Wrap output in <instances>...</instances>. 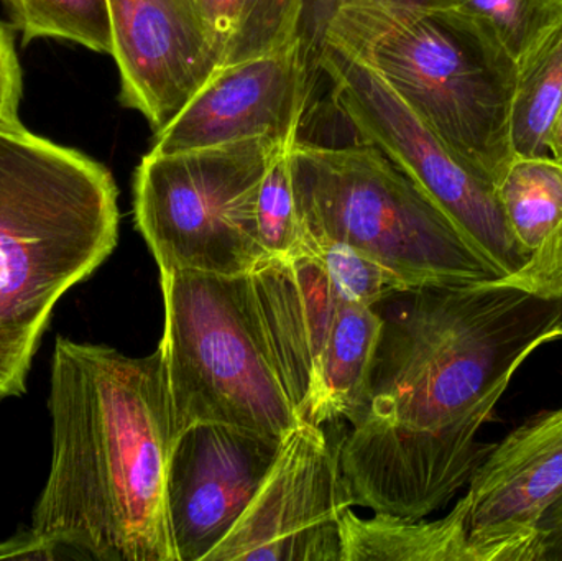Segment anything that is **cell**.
<instances>
[{
    "label": "cell",
    "mask_w": 562,
    "mask_h": 561,
    "mask_svg": "<svg viewBox=\"0 0 562 561\" xmlns=\"http://www.w3.org/2000/svg\"><path fill=\"white\" fill-rule=\"evenodd\" d=\"M221 68L301 40L306 0H194Z\"/></svg>",
    "instance_id": "cell-18"
},
{
    "label": "cell",
    "mask_w": 562,
    "mask_h": 561,
    "mask_svg": "<svg viewBox=\"0 0 562 561\" xmlns=\"http://www.w3.org/2000/svg\"><path fill=\"white\" fill-rule=\"evenodd\" d=\"M10 25L22 33L23 45L35 38H56L112 55L108 0H2Z\"/></svg>",
    "instance_id": "cell-21"
},
{
    "label": "cell",
    "mask_w": 562,
    "mask_h": 561,
    "mask_svg": "<svg viewBox=\"0 0 562 561\" xmlns=\"http://www.w3.org/2000/svg\"><path fill=\"white\" fill-rule=\"evenodd\" d=\"M177 430L203 422L283 440L297 417L267 349L249 273H160Z\"/></svg>",
    "instance_id": "cell-6"
},
{
    "label": "cell",
    "mask_w": 562,
    "mask_h": 561,
    "mask_svg": "<svg viewBox=\"0 0 562 561\" xmlns=\"http://www.w3.org/2000/svg\"><path fill=\"white\" fill-rule=\"evenodd\" d=\"M314 66L326 72L334 105L360 142L375 145L398 165L502 279L528 262L494 184L423 124L379 75L329 46H321Z\"/></svg>",
    "instance_id": "cell-8"
},
{
    "label": "cell",
    "mask_w": 562,
    "mask_h": 561,
    "mask_svg": "<svg viewBox=\"0 0 562 561\" xmlns=\"http://www.w3.org/2000/svg\"><path fill=\"white\" fill-rule=\"evenodd\" d=\"M119 101L154 132L221 68L220 53L194 0H108Z\"/></svg>",
    "instance_id": "cell-14"
},
{
    "label": "cell",
    "mask_w": 562,
    "mask_h": 561,
    "mask_svg": "<svg viewBox=\"0 0 562 561\" xmlns=\"http://www.w3.org/2000/svg\"><path fill=\"white\" fill-rule=\"evenodd\" d=\"M313 68L303 38L277 52L223 66L170 124L155 132L150 152L175 154L254 138L296 144Z\"/></svg>",
    "instance_id": "cell-10"
},
{
    "label": "cell",
    "mask_w": 562,
    "mask_h": 561,
    "mask_svg": "<svg viewBox=\"0 0 562 561\" xmlns=\"http://www.w3.org/2000/svg\"><path fill=\"white\" fill-rule=\"evenodd\" d=\"M468 486L465 539L477 561H530L541 519L562 497V407L492 445Z\"/></svg>",
    "instance_id": "cell-12"
},
{
    "label": "cell",
    "mask_w": 562,
    "mask_h": 561,
    "mask_svg": "<svg viewBox=\"0 0 562 561\" xmlns=\"http://www.w3.org/2000/svg\"><path fill=\"white\" fill-rule=\"evenodd\" d=\"M380 328L382 319L370 306L337 303L321 356L316 399L306 422L324 425L346 418L352 425L363 414Z\"/></svg>",
    "instance_id": "cell-16"
},
{
    "label": "cell",
    "mask_w": 562,
    "mask_h": 561,
    "mask_svg": "<svg viewBox=\"0 0 562 561\" xmlns=\"http://www.w3.org/2000/svg\"><path fill=\"white\" fill-rule=\"evenodd\" d=\"M491 448L479 437L362 420L340 441L339 460L353 506L426 519L468 486Z\"/></svg>",
    "instance_id": "cell-13"
},
{
    "label": "cell",
    "mask_w": 562,
    "mask_h": 561,
    "mask_svg": "<svg viewBox=\"0 0 562 561\" xmlns=\"http://www.w3.org/2000/svg\"><path fill=\"white\" fill-rule=\"evenodd\" d=\"M464 500L442 519L375 514L362 519L352 509L342 517V561H477L465 539Z\"/></svg>",
    "instance_id": "cell-17"
},
{
    "label": "cell",
    "mask_w": 562,
    "mask_h": 561,
    "mask_svg": "<svg viewBox=\"0 0 562 561\" xmlns=\"http://www.w3.org/2000/svg\"><path fill=\"white\" fill-rule=\"evenodd\" d=\"M321 46L372 69L497 187L514 160L510 108L518 66L477 23L439 7L350 3L333 13L317 52Z\"/></svg>",
    "instance_id": "cell-4"
},
{
    "label": "cell",
    "mask_w": 562,
    "mask_h": 561,
    "mask_svg": "<svg viewBox=\"0 0 562 561\" xmlns=\"http://www.w3.org/2000/svg\"><path fill=\"white\" fill-rule=\"evenodd\" d=\"M323 263L337 303L373 306L395 290H403L400 280L382 263L342 243H326L310 253Z\"/></svg>",
    "instance_id": "cell-24"
},
{
    "label": "cell",
    "mask_w": 562,
    "mask_h": 561,
    "mask_svg": "<svg viewBox=\"0 0 562 561\" xmlns=\"http://www.w3.org/2000/svg\"><path fill=\"white\" fill-rule=\"evenodd\" d=\"M0 560H68L65 552L35 530L25 529L0 542Z\"/></svg>",
    "instance_id": "cell-28"
},
{
    "label": "cell",
    "mask_w": 562,
    "mask_h": 561,
    "mask_svg": "<svg viewBox=\"0 0 562 561\" xmlns=\"http://www.w3.org/2000/svg\"><path fill=\"white\" fill-rule=\"evenodd\" d=\"M280 447V438L213 422L178 431L167 483L178 561H206L229 536L272 470Z\"/></svg>",
    "instance_id": "cell-11"
},
{
    "label": "cell",
    "mask_w": 562,
    "mask_h": 561,
    "mask_svg": "<svg viewBox=\"0 0 562 561\" xmlns=\"http://www.w3.org/2000/svg\"><path fill=\"white\" fill-rule=\"evenodd\" d=\"M22 69L15 52V29L0 22V127H19Z\"/></svg>",
    "instance_id": "cell-26"
},
{
    "label": "cell",
    "mask_w": 562,
    "mask_h": 561,
    "mask_svg": "<svg viewBox=\"0 0 562 561\" xmlns=\"http://www.w3.org/2000/svg\"><path fill=\"white\" fill-rule=\"evenodd\" d=\"M352 507L339 445L323 425L297 422L259 493L206 561H342V517Z\"/></svg>",
    "instance_id": "cell-9"
},
{
    "label": "cell",
    "mask_w": 562,
    "mask_h": 561,
    "mask_svg": "<svg viewBox=\"0 0 562 561\" xmlns=\"http://www.w3.org/2000/svg\"><path fill=\"white\" fill-rule=\"evenodd\" d=\"M426 5L468 16L517 65L562 22V5L554 0H428Z\"/></svg>",
    "instance_id": "cell-22"
},
{
    "label": "cell",
    "mask_w": 562,
    "mask_h": 561,
    "mask_svg": "<svg viewBox=\"0 0 562 561\" xmlns=\"http://www.w3.org/2000/svg\"><path fill=\"white\" fill-rule=\"evenodd\" d=\"M554 2L561 3L562 5V0H554Z\"/></svg>",
    "instance_id": "cell-31"
},
{
    "label": "cell",
    "mask_w": 562,
    "mask_h": 561,
    "mask_svg": "<svg viewBox=\"0 0 562 561\" xmlns=\"http://www.w3.org/2000/svg\"><path fill=\"white\" fill-rule=\"evenodd\" d=\"M293 145L277 148L257 194V229L267 259H290L301 254L300 221L291 167Z\"/></svg>",
    "instance_id": "cell-23"
},
{
    "label": "cell",
    "mask_w": 562,
    "mask_h": 561,
    "mask_svg": "<svg viewBox=\"0 0 562 561\" xmlns=\"http://www.w3.org/2000/svg\"><path fill=\"white\" fill-rule=\"evenodd\" d=\"M504 280L528 292L550 299L562 295V226L514 276Z\"/></svg>",
    "instance_id": "cell-25"
},
{
    "label": "cell",
    "mask_w": 562,
    "mask_h": 561,
    "mask_svg": "<svg viewBox=\"0 0 562 561\" xmlns=\"http://www.w3.org/2000/svg\"><path fill=\"white\" fill-rule=\"evenodd\" d=\"M249 279L270 358L297 417L306 422L337 308L329 277L316 256L297 254L263 260Z\"/></svg>",
    "instance_id": "cell-15"
},
{
    "label": "cell",
    "mask_w": 562,
    "mask_h": 561,
    "mask_svg": "<svg viewBox=\"0 0 562 561\" xmlns=\"http://www.w3.org/2000/svg\"><path fill=\"white\" fill-rule=\"evenodd\" d=\"M495 190L508 227L528 257L561 229L562 161L551 155L515 157Z\"/></svg>",
    "instance_id": "cell-19"
},
{
    "label": "cell",
    "mask_w": 562,
    "mask_h": 561,
    "mask_svg": "<svg viewBox=\"0 0 562 561\" xmlns=\"http://www.w3.org/2000/svg\"><path fill=\"white\" fill-rule=\"evenodd\" d=\"M279 147L254 138L142 158L134 178L135 226L160 273L244 276L267 260L257 194Z\"/></svg>",
    "instance_id": "cell-7"
},
{
    "label": "cell",
    "mask_w": 562,
    "mask_h": 561,
    "mask_svg": "<svg viewBox=\"0 0 562 561\" xmlns=\"http://www.w3.org/2000/svg\"><path fill=\"white\" fill-rule=\"evenodd\" d=\"M291 167L301 254L319 244H347L382 263L403 289L502 279L375 145L297 141Z\"/></svg>",
    "instance_id": "cell-5"
},
{
    "label": "cell",
    "mask_w": 562,
    "mask_h": 561,
    "mask_svg": "<svg viewBox=\"0 0 562 561\" xmlns=\"http://www.w3.org/2000/svg\"><path fill=\"white\" fill-rule=\"evenodd\" d=\"M52 463L32 526L68 560L178 561L167 483L178 430L160 346L131 358L59 336Z\"/></svg>",
    "instance_id": "cell-1"
},
{
    "label": "cell",
    "mask_w": 562,
    "mask_h": 561,
    "mask_svg": "<svg viewBox=\"0 0 562 561\" xmlns=\"http://www.w3.org/2000/svg\"><path fill=\"white\" fill-rule=\"evenodd\" d=\"M117 200L104 165L0 127V401L25 394L56 303L114 253Z\"/></svg>",
    "instance_id": "cell-3"
},
{
    "label": "cell",
    "mask_w": 562,
    "mask_h": 561,
    "mask_svg": "<svg viewBox=\"0 0 562 561\" xmlns=\"http://www.w3.org/2000/svg\"><path fill=\"white\" fill-rule=\"evenodd\" d=\"M367 2H393V3H416V5H426L428 0H306L304 9L303 26H301V38L310 52L311 59L316 56L317 46H319L321 36H323L324 26L329 22L333 13L344 5L350 3Z\"/></svg>",
    "instance_id": "cell-27"
},
{
    "label": "cell",
    "mask_w": 562,
    "mask_h": 561,
    "mask_svg": "<svg viewBox=\"0 0 562 561\" xmlns=\"http://www.w3.org/2000/svg\"><path fill=\"white\" fill-rule=\"evenodd\" d=\"M382 319L362 420L479 437L515 372L560 341V299L507 280L395 290ZM352 424V425H353Z\"/></svg>",
    "instance_id": "cell-2"
},
{
    "label": "cell",
    "mask_w": 562,
    "mask_h": 561,
    "mask_svg": "<svg viewBox=\"0 0 562 561\" xmlns=\"http://www.w3.org/2000/svg\"><path fill=\"white\" fill-rule=\"evenodd\" d=\"M530 561H562V497L541 519Z\"/></svg>",
    "instance_id": "cell-29"
},
{
    "label": "cell",
    "mask_w": 562,
    "mask_h": 561,
    "mask_svg": "<svg viewBox=\"0 0 562 561\" xmlns=\"http://www.w3.org/2000/svg\"><path fill=\"white\" fill-rule=\"evenodd\" d=\"M548 154L557 160L562 161V104L554 119L553 127L548 135Z\"/></svg>",
    "instance_id": "cell-30"
},
{
    "label": "cell",
    "mask_w": 562,
    "mask_h": 561,
    "mask_svg": "<svg viewBox=\"0 0 562 561\" xmlns=\"http://www.w3.org/2000/svg\"><path fill=\"white\" fill-rule=\"evenodd\" d=\"M510 108V145L515 157L548 154V135L562 104V22L518 63Z\"/></svg>",
    "instance_id": "cell-20"
}]
</instances>
